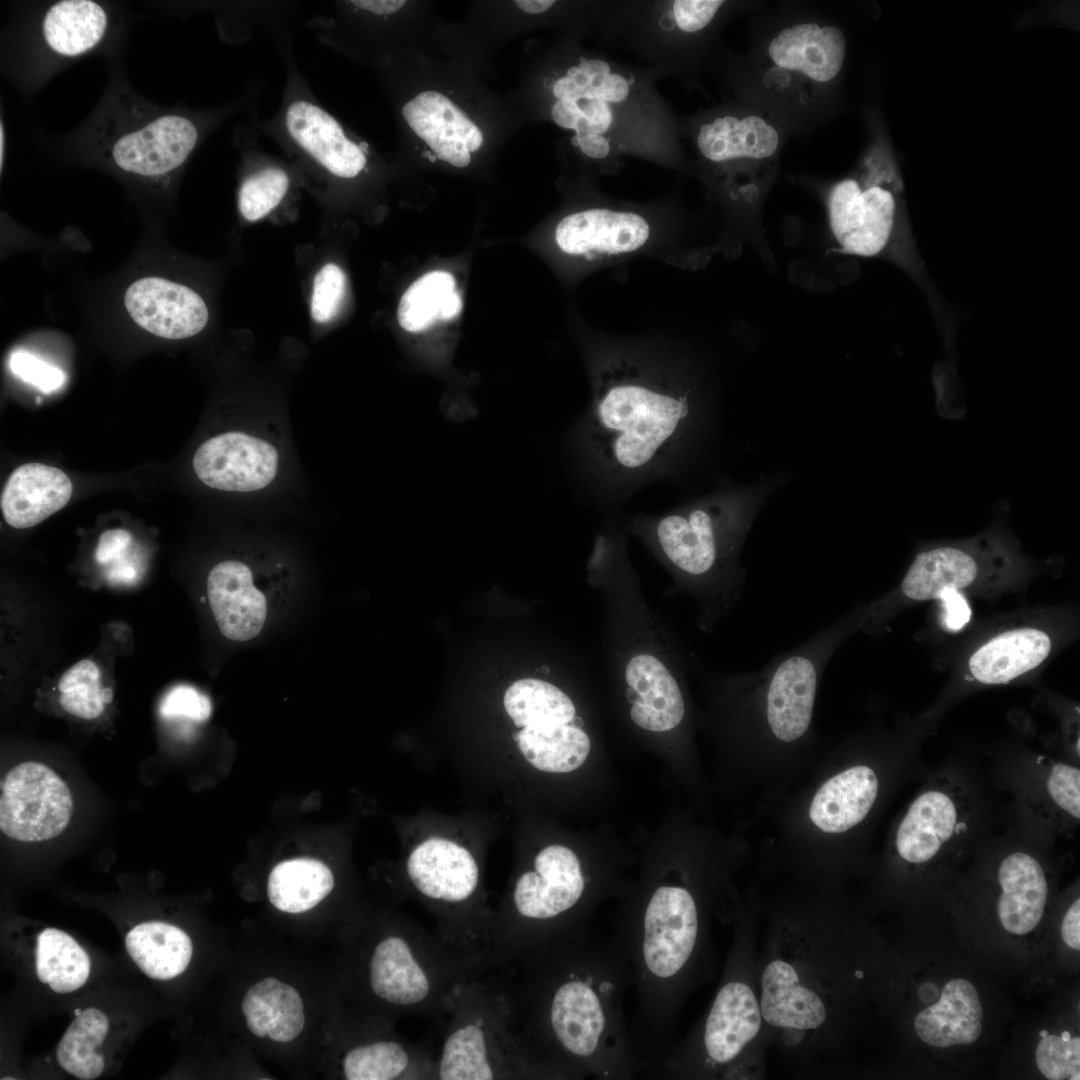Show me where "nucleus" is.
Segmentation results:
<instances>
[{"instance_id": "3c124183", "label": "nucleus", "mask_w": 1080, "mask_h": 1080, "mask_svg": "<svg viewBox=\"0 0 1080 1080\" xmlns=\"http://www.w3.org/2000/svg\"><path fill=\"white\" fill-rule=\"evenodd\" d=\"M351 3L375 14L387 15L401 9L406 2L404 0H355Z\"/></svg>"}, {"instance_id": "72a5a7b5", "label": "nucleus", "mask_w": 1080, "mask_h": 1080, "mask_svg": "<svg viewBox=\"0 0 1080 1080\" xmlns=\"http://www.w3.org/2000/svg\"><path fill=\"white\" fill-rule=\"evenodd\" d=\"M462 309V300L452 274L431 271L417 279L400 299L397 318L408 332L418 333L435 321L455 318Z\"/></svg>"}, {"instance_id": "dca6fc26", "label": "nucleus", "mask_w": 1080, "mask_h": 1080, "mask_svg": "<svg viewBox=\"0 0 1080 1080\" xmlns=\"http://www.w3.org/2000/svg\"><path fill=\"white\" fill-rule=\"evenodd\" d=\"M407 874L425 897L447 903L468 899L479 882V867L471 852L444 837H429L410 852Z\"/></svg>"}, {"instance_id": "1a4fd4ad", "label": "nucleus", "mask_w": 1080, "mask_h": 1080, "mask_svg": "<svg viewBox=\"0 0 1080 1080\" xmlns=\"http://www.w3.org/2000/svg\"><path fill=\"white\" fill-rule=\"evenodd\" d=\"M192 467L206 486L229 493L257 494L271 487L282 468L278 444L254 430H230L205 440Z\"/></svg>"}, {"instance_id": "c9c22d12", "label": "nucleus", "mask_w": 1080, "mask_h": 1080, "mask_svg": "<svg viewBox=\"0 0 1080 1080\" xmlns=\"http://www.w3.org/2000/svg\"><path fill=\"white\" fill-rule=\"evenodd\" d=\"M107 1017L96 1008L80 1012L61 1038L56 1051L59 1065L81 1080L96 1079L104 1070L103 1056L97 1054L108 1032Z\"/></svg>"}, {"instance_id": "2eb2a0df", "label": "nucleus", "mask_w": 1080, "mask_h": 1080, "mask_svg": "<svg viewBox=\"0 0 1080 1080\" xmlns=\"http://www.w3.org/2000/svg\"><path fill=\"white\" fill-rule=\"evenodd\" d=\"M965 816L960 798L952 790L933 787L922 792L898 827V854L909 863L929 862L962 834L967 826Z\"/></svg>"}, {"instance_id": "473e14b6", "label": "nucleus", "mask_w": 1080, "mask_h": 1080, "mask_svg": "<svg viewBox=\"0 0 1080 1080\" xmlns=\"http://www.w3.org/2000/svg\"><path fill=\"white\" fill-rule=\"evenodd\" d=\"M333 886V874L327 865L316 859L296 858L280 862L272 869L267 894L278 910L298 914L315 907Z\"/></svg>"}, {"instance_id": "aec40b11", "label": "nucleus", "mask_w": 1080, "mask_h": 1080, "mask_svg": "<svg viewBox=\"0 0 1080 1080\" xmlns=\"http://www.w3.org/2000/svg\"><path fill=\"white\" fill-rule=\"evenodd\" d=\"M999 920L1008 932L1023 935L1041 921L1048 883L1042 865L1032 855L1017 851L1007 855L998 868Z\"/></svg>"}, {"instance_id": "a878e982", "label": "nucleus", "mask_w": 1080, "mask_h": 1080, "mask_svg": "<svg viewBox=\"0 0 1080 1080\" xmlns=\"http://www.w3.org/2000/svg\"><path fill=\"white\" fill-rule=\"evenodd\" d=\"M878 779L870 767L857 765L824 783L810 806L812 822L826 833H842L859 824L878 794Z\"/></svg>"}, {"instance_id": "a18cd8bd", "label": "nucleus", "mask_w": 1080, "mask_h": 1080, "mask_svg": "<svg viewBox=\"0 0 1080 1080\" xmlns=\"http://www.w3.org/2000/svg\"><path fill=\"white\" fill-rule=\"evenodd\" d=\"M9 365L15 376L45 393L59 389L65 380L62 370L28 352L13 353Z\"/></svg>"}, {"instance_id": "49530a36", "label": "nucleus", "mask_w": 1080, "mask_h": 1080, "mask_svg": "<svg viewBox=\"0 0 1080 1080\" xmlns=\"http://www.w3.org/2000/svg\"><path fill=\"white\" fill-rule=\"evenodd\" d=\"M131 543L132 535L127 530H106L99 537L95 559L101 565L114 563L125 553Z\"/></svg>"}, {"instance_id": "c756f323", "label": "nucleus", "mask_w": 1080, "mask_h": 1080, "mask_svg": "<svg viewBox=\"0 0 1080 1080\" xmlns=\"http://www.w3.org/2000/svg\"><path fill=\"white\" fill-rule=\"evenodd\" d=\"M585 722L547 724L516 729L513 739L525 760L549 773H567L587 759L591 741Z\"/></svg>"}, {"instance_id": "6ab92c4d", "label": "nucleus", "mask_w": 1080, "mask_h": 1080, "mask_svg": "<svg viewBox=\"0 0 1080 1080\" xmlns=\"http://www.w3.org/2000/svg\"><path fill=\"white\" fill-rule=\"evenodd\" d=\"M72 489L62 470L38 462L23 464L4 486L0 500L3 517L14 528L35 526L62 509Z\"/></svg>"}, {"instance_id": "864d4df0", "label": "nucleus", "mask_w": 1080, "mask_h": 1080, "mask_svg": "<svg viewBox=\"0 0 1080 1080\" xmlns=\"http://www.w3.org/2000/svg\"><path fill=\"white\" fill-rule=\"evenodd\" d=\"M483 135L481 130L475 125L467 134L465 138V144L469 152H476L482 145Z\"/></svg>"}, {"instance_id": "ea45409f", "label": "nucleus", "mask_w": 1080, "mask_h": 1080, "mask_svg": "<svg viewBox=\"0 0 1080 1080\" xmlns=\"http://www.w3.org/2000/svg\"><path fill=\"white\" fill-rule=\"evenodd\" d=\"M289 185L286 173L267 168L248 177L239 191V210L248 221H256L273 210L284 197Z\"/></svg>"}, {"instance_id": "6e6d98bb", "label": "nucleus", "mask_w": 1080, "mask_h": 1080, "mask_svg": "<svg viewBox=\"0 0 1080 1080\" xmlns=\"http://www.w3.org/2000/svg\"><path fill=\"white\" fill-rule=\"evenodd\" d=\"M4 141H5V134H4V130H3V123L1 122V128H0V165H1V167L3 166V150H4L3 142Z\"/></svg>"}, {"instance_id": "8fccbe9b", "label": "nucleus", "mask_w": 1080, "mask_h": 1080, "mask_svg": "<svg viewBox=\"0 0 1080 1080\" xmlns=\"http://www.w3.org/2000/svg\"><path fill=\"white\" fill-rule=\"evenodd\" d=\"M436 158L444 160L449 164L463 168L469 165L471 161L470 152L466 147L465 142H446L441 151L436 154Z\"/></svg>"}, {"instance_id": "58836bf2", "label": "nucleus", "mask_w": 1080, "mask_h": 1080, "mask_svg": "<svg viewBox=\"0 0 1080 1080\" xmlns=\"http://www.w3.org/2000/svg\"><path fill=\"white\" fill-rule=\"evenodd\" d=\"M409 1056L397 1042L380 1041L347 1052L343 1070L348 1080H391L407 1069Z\"/></svg>"}, {"instance_id": "bb28decb", "label": "nucleus", "mask_w": 1080, "mask_h": 1080, "mask_svg": "<svg viewBox=\"0 0 1080 1080\" xmlns=\"http://www.w3.org/2000/svg\"><path fill=\"white\" fill-rule=\"evenodd\" d=\"M1052 648L1038 629L1019 628L998 635L969 659L972 676L984 684H1004L1038 667Z\"/></svg>"}, {"instance_id": "c03bdc74", "label": "nucleus", "mask_w": 1080, "mask_h": 1080, "mask_svg": "<svg viewBox=\"0 0 1080 1080\" xmlns=\"http://www.w3.org/2000/svg\"><path fill=\"white\" fill-rule=\"evenodd\" d=\"M212 711L210 699L188 685H177L163 697L159 712L165 719L184 718L194 722L206 721Z\"/></svg>"}, {"instance_id": "f8f14e48", "label": "nucleus", "mask_w": 1080, "mask_h": 1080, "mask_svg": "<svg viewBox=\"0 0 1080 1080\" xmlns=\"http://www.w3.org/2000/svg\"><path fill=\"white\" fill-rule=\"evenodd\" d=\"M768 72L823 85L840 73L846 55L843 31L830 24L799 22L781 29L766 49Z\"/></svg>"}, {"instance_id": "5fc2aeb1", "label": "nucleus", "mask_w": 1080, "mask_h": 1080, "mask_svg": "<svg viewBox=\"0 0 1080 1080\" xmlns=\"http://www.w3.org/2000/svg\"><path fill=\"white\" fill-rule=\"evenodd\" d=\"M246 1024L249 1031L256 1037L263 1038L267 1036V1028L260 1023L258 1018L254 1016L246 1017Z\"/></svg>"}, {"instance_id": "a211bd4d", "label": "nucleus", "mask_w": 1080, "mask_h": 1080, "mask_svg": "<svg viewBox=\"0 0 1080 1080\" xmlns=\"http://www.w3.org/2000/svg\"><path fill=\"white\" fill-rule=\"evenodd\" d=\"M699 156L708 164L728 165L739 160H763L778 150V130L755 114L725 113L703 121L694 138Z\"/></svg>"}, {"instance_id": "412c9836", "label": "nucleus", "mask_w": 1080, "mask_h": 1080, "mask_svg": "<svg viewBox=\"0 0 1080 1080\" xmlns=\"http://www.w3.org/2000/svg\"><path fill=\"white\" fill-rule=\"evenodd\" d=\"M286 125L294 140L334 175L352 178L364 168V152L321 108L296 101L287 110Z\"/></svg>"}, {"instance_id": "4c0bfd02", "label": "nucleus", "mask_w": 1080, "mask_h": 1080, "mask_svg": "<svg viewBox=\"0 0 1080 1080\" xmlns=\"http://www.w3.org/2000/svg\"><path fill=\"white\" fill-rule=\"evenodd\" d=\"M98 666L89 659L71 666L58 683L59 702L68 713L83 719L99 717L105 708Z\"/></svg>"}, {"instance_id": "7c9ffc66", "label": "nucleus", "mask_w": 1080, "mask_h": 1080, "mask_svg": "<svg viewBox=\"0 0 1080 1080\" xmlns=\"http://www.w3.org/2000/svg\"><path fill=\"white\" fill-rule=\"evenodd\" d=\"M127 952L148 977L169 980L188 967L193 945L177 926L151 921L130 930L125 938Z\"/></svg>"}, {"instance_id": "4be33fe9", "label": "nucleus", "mask_w": 1080, "mask_h": 1080, "mask_svg": "<svg viewBox=\"0 0 1080 1080\" xmlns=\"http://www.w3.org/2000/svg\"><path fill=\"white\" fill-rule=\"evenodd\" d=\"M982 1006L976 988L966 979L947 982L940 999L922 1010L914 1028L928 1045L947 1048L974 1043L982 1032Z\"/></svg>"}, {"instance_id": "c85d7f7f", "label": "nucleus", "mask_w": 1080, "mask_h": 1080, "mask_svg": "<svg viewBox=\"0 0 1080 1080\" xmlns=\"http://www.w3.org/2000/svg\"><path fill=\"white\" fill-rule=\"evenodd\" d=\"M370 985L380 998L396 1005L423 1002L431 990L430 978L410 945L390 936L377 944L370 961Z\"/></svg>"}, {"instance_id": "39448f33", "label": "nucleus", "mask_w": 1080, "mask_h": 1080, "mask_svg": "<svg viewBox=\"0 0 1080 1080\" xmlns=\"http://www.w3.org/2000/svg\"><path fill=\"white\" fill-rule=\"evenodd\" d=\"M197 140V127L189 118L166 112L126 88L107 94L78 138L85 157L148 180L177 170Z\"/></svg>"}, {"instance_id": "423d86ee", "label": "nucleus", "mask_w": 1080, "mask_h": 1080, "mask_svg": "<svg viewBox=\"0 0 1080 1080\" xmlns=\"http://www.w3.org/2000/svg\"><path fill=\"white\" fill-rule=\"evenodd\" d=\"M827 208L831 232L844 253L889 259L918 281L925 279L916 244L901 228L897 191L890 180L842 179L831 188Z\"/></svg>"}, {"instance_id": "393cba45", "label": "nucleus", "mask_w": 1080, "mask_h": 1080, "mask_svg": "<svg viewBox=\"0 0 1080 1080\" xmlns=\"http://www.w3.org/2000/svg\"><path fill=\"white\" fill-rule=\"evenodd\" d=\"M549 1018L554 1035L567 1051L588 1057L597 1050L606 1017L598 994L587 982L570 980L560 985Z\"/></svg>"}, {"instance_id": "9d476101", "label": "nucleus", "mask_w": 1080, "mask_h": 1080, "mask_svg": "<svg viewBox=\"0 0 1080 1080\" xmlns=\"http://www.w3.org/2000/svg\"><path fill=\"white\" fill-rule=\"evenodd\" d=\"M697 909L691 894L661 886L652 895L643 920L642 952L649 972L667 979L689 959L697 937Z\"/></svg>"}, {"instance_id": "ddd939ff", "label": "nucleus", "mask_w": 1080, "mask_h": 1080, "mask_svg": "<svg viewBox=\"0 0 1080 1080\" xmlns=\"http://www.w3.org/2000/svg\"><path fill=\"white\" fill-rule=\"evenodd\" d=\"M650 234L649 220L639 212L592 206L564 216L555 241L569 255L593 258L636 251Z\"/></svg>"}, {"instance_id": "f03ea898", "label": "nucleus", "mask_w": 1080, "mask_h": 1080, "mask_svg": "<svg viewBox=\"0 0 1080 1080\" xmlns=\"http://www.w3.org/2000/svg\"><path fill=\"white\" fill-rule=\"evenodd\" d=\"M621 517L598 529L585 573L602 603V666L623 686L631 721L664 733L686 716L681 676L688 650L644 597L627 550Z\"/></svg>"}, {"instance_id": "7ed1b4c3", "label": "nucleus", "mask_w": 1080, "mask_h": 1080, "mask_svg": "<svg viewBox=\"0 0 1080 1080\" xmlns=\"http://www.w3.org/2000/svg\"><path fill=\"white\" fill-rule=\"evenodd\" d=\"M659 73L580 47L551 84L552 121L572 131L584 162L607 166L620 157L656 161L679 157L676 124L656 89Z\"/></svg>"}, {"instance_id": "4468645a", "label": "nucleus", "mask_w": 1080, "mask_h": 1080, "mask_svg": "<svg viewBox=\"0 0 1080 1080\" xmlns=\"http://www.w3.org/2000/svg\"><path fill=\"white\" fill-rule=\"evenodd\" d=\"M584 886L576 854L566 846L552 844L536 855L533 870L518 878L513 902L521 916L547 920L572 908Z\"/></svg>"}, {"instance_id": "9b49d317", "label": "nucleus", "mask_w": 1080, "mask_h": 1080, "mask_svg": "<svg viewBox=\"0 0 1080 1080\" xmlns=\"http://www.w3.org/2000/svg\"><path fill=\"white\" fill-rule=\"evenodd\" d=\"M124 304L137 325L170 340L198 334L209 318L208 308L199 294L159 277L134 281L125 292Z\"/></svg>"}, {"instance_id": "5701e85b", "label": "nucleus", "mask_w": 1080, "mask_h": 1080, "mask_svg": "<svg viewBox=\"0 0 1080 1080\" xmlns=\"http://www.w3.org/2000/svg\"><path fill=\"white\" fill-rule=\"evenodd\" d=\"M110 24L104 6L91 0H61L51 4L39 24L44 50L59 59H75L104 40Z\"/></svg>"}, {"instance_id": "37998d69", "label": "nucleus", "mask_w": 1080, "mask_h": 1080, "mask_svg": "<svg viewBox=\"0 0 1080 1080\" xmlns=\"http://www.w3.org/2000/svg\"><path fill=\"white\" fill-rule=\"evenodd\" d=\"M346 291V276L333 263L323 266L315 275L311 298L312 318L320 323L328 322L338 313Z\"/></svg>"}, {"instance_id": "f257e3e1", "label": "nucleus", "mask_w": 1080, "mask_h": 1080, "mask_svg": "<svg viewBox=\"0 0 1080 1080\" xmlns=\"http://www.w3.org/2000/svg\"><path fill=\"white\" fill-rule=\"evenodd\" d=\"M697 415L691 390L666 371L630 357L607 360L568 435L574 469L596 502L614 508L677 472Z\"/></svg>"}, {"instance_id": "f3484780", "label": "nucleus", "mask_w": 1080, "mask_h": 1080, "mask_svg": "<svg viewBox=\"0 0 1080 1080\" xmlns=\"http://www.w3.org/2000/svg\"><path fill=\"white\" fill-rule=\"evenodd\" d=\"M209 603L221 633L236 641L256 637L265 623L267 602L250 568L236 560L215 565L207 578Z\"/></svg>"}, {"instance_id": "2f4dec72", "label": "nucleus", "mask_w": 1080, "mask_h": 1080, "mask_svg": "<svg viewBox=\"0 0 1080 1080\" xmlns=\"http://www.w3.org/2000/svg\"><path fill=\"white\" fill-rule=\"evenodd\" d=\"M503 706L516 729L584 722L574 699L543 677L524 676L512 682L504 693Z\"/></svg>"}, {"instance_id": "0eeeda50", "label": "nucleus", "mask_w": 1080, "mask_h": 1080, "mask_svg": "<svg viewBox=\"0 0 1080 1080\" xmlns=\"http://www.w3.org/2000/svg\"><path fill=\"white\" fill-rule=\"evenodd\" d=\"M72 812L69 788L44 764H18L1 782L0 828L14 840L52 839L67 827Z\"/></svg>"}, {"instance_id": "b1692460", "label": "nucleus", "mask_w": 1080, "mask_h": 1080, "mask_svg": "<svg viewBox=\"0 0 1080 1080\" xmlns=\"http://www.w3.org/2000/svg\"><path fill=\"white\" fill-rule=\"evenodd\" d=\"M761 1011L751 988L731 982L718 992L708 1015L704 1043L709 1057L718 1063L735 1058L758 1033Z\"/></svg>"}, {"instance_id": "79ce46f5", "label": "nucleus", "mask_w": 1080, "mask_h": 1080, "mask_svg": "<svg viewBox=\"0 0 1080 1080\" xmlns=\"http://www.w3.org/2000/svg\"><path fill=\"white\" fill-rule=\"evenodd\" d=\"M1047 802L1061 815L1073 821L1080 817V771L1062 762L1049 763L1041 782Z\"/></svg>"}, {"instance_id": "20e7f679", "label": "nucleus", "mask_w": 1080, "mask_h": 1080, "mask_svg": "<svg viewBox=\"0 0 1080 1080\" xmlns=\"http://www.w3.org/2000/svg\"><path fill=\"white\" fill-rule=\"evenodd\" d=\"M757 509L752 496L723 491L622 522L627 535L665 569L673 590L696 602V625L711 634L732 613L746 585L740 554Z\"/></svg>"}, {"instance_id": "f704fd0d", "label": "nucleus", "mask_w": 1080, "mask_h": 1080, "mask_svg": "<svg viewBox=\"0 0 1080 1080\" xmlns=\"http://www.w3.org/2000/svg\"><path fill=\"white\" fill-rule=\"evenodd\" d=\"M90 959L84 949L66 932L46 928L37 937L36 974L61 994L85 984L90 974Z\"/></svg>"}, {"instance_id": "cd10ccee", "label": "nucleus", "mask_w": 1080, "mask_h": 1080, "mask_svg": "<svg viewBox=\"0 0 1080 1080\" xmlns=\"http://www.w3.org/2000/svg\"><path fill=\"white\" fill-rule=\"evenodd\" d=\"M761 1014L775 1027L802 1030L818 1028L826 1010L819 996L801 986L795 969L787 962L774 960L762 975Z\"/></svg>"}, {"instance_id": "de8ad7c7", "label": "nucleus", "mask_w": 1080, "mask_h": 1080, "mask_svg": "<svg viewBox=\"0 0 1080 1080\" xmlns=\"http://www.w3.org/2000/svg\"><path fill=\"white\" fill-rule=\"evenodd\" d=\"M939 599L945 609V623L952 630L961 629L970 619V608L961 593L944 590Z\"/></svg>"}, {"instance_id": "e433bc0d", "label": "nucleus", "mask_w": 1080, "mask_h": 1080, "mask_svg": "<svg viewBox=\"0 0 1080 1080\" xmlns=\"http://www.w3.org/2000/svg\"><path fill=\"white\" fill-rule=\"evenodd\" d=\"M487 1034L481 1024L465 1023L446 1038L438 1066L441 1080H490L495 1078Z\"/></svg>"}, {"instance_id": "6e6552de", "label": "nucleus", "mask_w": 1080, "mask_h": 1080, "mask_svg": "<svg viewBox=\"0 0 1080 1080\" xmlns=\"http://www.w3.org/2000/svg\"><path fill=\"white\" fill-rule=\"evenodd\" d=\"M1018 561L1013 547L997 534L929 548L916 555L899 593L915 601L939 599L944 590H964Z\"/></svg>"}, {"instance_id": "603ef678", "label": "nucleus", "mask_w": 1080, "mask_h": 1080, "mask_svg": "<svg viewBox=\"0 0 1080 1080\" xmlns=\"http://www.w3.org/2000/svg\"><path fill=\"white\" fill-rule=\"evenodd\" d=\"M556 1L553 0H517L515 4L517 7L528 14H541L548 11L555 5Z\"/></svg>"}, {"instance_id": "4d7b16f0", "label": "nucleus", "mask_w": 1080, "mask_h": 1080, "mask_svg": "<svg viewBox=\"0 0 1080 1080\" xmlns=\"http://www.w3.org/2000/svg\"><path fill=\"white\" fill-rule=\"evenodd\" d=\"M1047 1034H1048V1032H1047V1031H1042V1032L1040 1033V1035H1041L1042 1037H1043V1036H1046Z\"/></svg>"}, {"instance_id": "a19ab883", "label": "nucleus", "mask_w": 1080, "mask_h": 1080, "mask_svg": "<svg viewBox=\"0 0 1080 1080\" xmlns=\"http://www.w3.org/2000/svg\"><path fill=\"white\" fill-rule=\"evenodd\" d=\"M1035 1058L1038 1069L1047 1079H1080V1038L1071 1037L1068 1031H1063L1061 1036H1043L1036 1047Z\"/></svg>"}, {"instance_id": "09e8293b", "label": "nucleus", "mask_w": 1080, "mask_h": 1080, "mask_svg": "<svg viewBox=\"0 0 1080 1080\" xmlns=\"http://www.w3.org/2000/svg\"><path fill=\"white\" fill-rule=\"evenodd\" d=\"M1064 942L1070 948L1080 949V900L1077 898L1067 910L1061 926Z\"/></svg>"}]
</instances>
